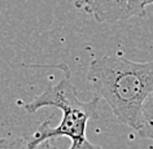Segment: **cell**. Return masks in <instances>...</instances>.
Instances as JSON below:
<instances>
[{"label":"cell","mask_w":153,"mask_h":149,"mask_svg":"<svg viewBox=\"0 0 153 149\" xmlns=\"http://www.w3.org/2000/svg\"><path fill=\"white\" fill-rule=\"evenodd\" d=\"M87 79L117 119L137 131L143 102L153 92V61L136 62L122 56H101L91 61Z\"/></svg>","instance_id":"obj_1"},{"label":"cell","mask_w":153,"mask_h":149,"mask_svg":"<svg viewBox=\"0 0 153 149\" xmlns=\"http://www.w3.org/2000/svg\"><path fill=\"white\" fill-rule=\"evenodd\" d=\"M86 0H74V7L76 9H83Z\"/></svg>","instance_id":"obj_8"},{"label":"cell","mask_w":153,"mask_h":149,"mask_svg":"<svg viewBox=\"0 0 153 149\" xmlns=\"http://www.w3.org/2000/svg\"><path fill=\"white\" fill-rule=\"evenodd\" d=\"M33 149H59V148L55 147V145L51 143V139H47V140H44V141H42V143H39L35 148H33Z\"/></svg>","instance_id":"obj_7"},{"label":"cell","mask_w":153,"mask_h":149,"mask_svg":"<svg viewBox=\"0 0 153 149\" xmlns=\"http://www.w3.org/2000/svg\"><path fill=\"white\" fill-rule=\"evenodd\" d=\"M64 70V78L55 86H48L40 95L24 105L30 114L36 113L42 108L53 106L62 110V118L57 127H51L49 121L43 122L33 137L30 145L35 148L38 144L47 139L69 137L71 141L69 149H102L87 139V123L90 119L99 118L100 97L95 95L91 101H81L76 95V88L71 82V74L66 65H57Z\"/></svg>","instance_id":"obj_2"},{"label":"cell","mask_w":153,"mask_h":149,"mask_svg":"<svg viewBox=\"0 0 153 149\" xmlns=\"http://www.w3.org/2000/svg\"><path fill=\"white\" fill-rule=\"evenodd\" d=\"M151 4H153V0H128V7H127L128 18L134 16L144 17L145 8Z\"/></svg>","instance_id":"obj_6"},{"label":"cell","mask_w":153,"mask_h":149,"mask_svg":"<svg viewBox=\"0 0 153 149\" xmlns=\"http://www.w3.org/2000/svg\"><path fill=\"white\" fill-rule=\"evenodd\" d=\"M140 137L153 141V92L144 100L140 110V126L136 131Z\"/></svg>","instance_id":"obj_4"},{"label":"cell","mask_w":153,"mask_h":149,"mask_svg":"<svg viewBox=\"0 0 153 149\" xmlns=\"http://www.w3.org/2000/svg\"><path fill=\"white\" fill-rule=\"evenodd\" d=\"M0 149H33L27 136H9L0 139Z\"/></svg>","instance_id":"obj_5"},{"label":"cell","mask_w":153,"mask_h":149,"mask_svg":"<svg viewBox=\"0 0 153 149\" xmlns=\"http://www.w3.org/2000/svg\"><path fill=\"white\" fill-rule=\"evenodd\" d=\"M128 0H86L83 9L101 24L127 20Z\"/></svg>","instance_id":"obj_3"}]
</instances>
